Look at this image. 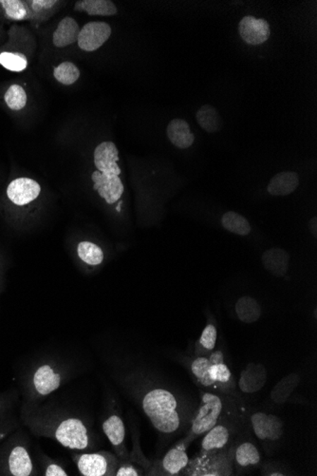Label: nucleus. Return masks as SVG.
Returning <instances> with one entry per match:
<instances>
[{
	"label": "nucleus",
	"mask_w": 317,
	"mask_h": 476,
	"mask_svg": "<svg viewBox=\"0 0 317 476\" xmlns=\"http://www.w3.org/2000/svg\"><path fill=\"white\" fill-rule=\"evenodd\" d=\"M201 398L200 406L193 417L191 426L186 434L193 441L208 433L223 417L233 414L232 411H225L227 406L225 405V397L217 393L201 391Z\"/></svg>",
	"instance_id": "4"
},
{
	"label": "nucleus",
	"mask_w": 317,
	"mask_h": 476,
	"mask_svg": "<svg viewBox=\"0 0 317 476\" xmlns=\"http://www.w3.org/2000/svg\"><path fill=\"white\" fill-rule=\"evenodd\" d=\"M263 264L267 271L275 277H283L288 272L290 255L282 248H270L264 252Z\"/></svg>",
	"instance_id": "17"
},
{
	"label": "nucleus",
	"mask_w": 317,
	"mask_h": 476,
	"mask_svg": "<svg viewBox=\"0 0 317 476\" xmlns=\"http://www.w3.org/2000/svg\"><path fill=\"white\" fill-rule=\"evenodd\" d=\"M92 180L95 182L93 188L97 190L98 195L107 204H114L122 197L124 185L119 176L115 174H104L96 170L92 173Z\"/></svg>",
	"instance_id": "12"
},
{
	"label": "nucleus",
	"mask_w": 317,
	"mask_h": 476,
	"mask_svg": "<svg viewBox=\"0 0 317 476\" xmlns=\"http://www.w3.org/2000/svg\"><path fill=\"white\" fill-rule=\"evenodd\" d=\"M46 476H68V472L63 469L62 466L56 463H51L47 466L45 470Z\"/></svg>",
	"instance_id": "36"
},
{
	"label": "nucleus",
	"mask_w": 317,
	"mask_h": 476,
	"mask_svg": "<svg viewBox=\"0 0 317 476\" xmlns=\"http://www.w3.org/2000/svg\"><path fill=\"white\" fill-rule=\"evenodd\" d=\"M190 372L203 388L226 395H237L235 378L220 350L213 351L209 356H195L190 362Z\"/></svg>",
	"instance_id": "2"
},
{
	"label": "nucleus",
	"mask_w": 317,
	"mask_h": 476,
	"mask_svg": "<svg viewBox=\"0 0 317 476\" xmlns=\"http://www.w3.org/2000/svg\"><path fill=\"white\" fill-rule=\"evenodd\" d=\"M196 119L201 128L209 134L217 132L222 128V118L220 113L211 105H205L198 110Z\"/></svg>",
	"instance_id": "23"
},
{
	"label": "nucleus",
	"mask_w": 317,
	"mask_h": 476,
	"mask_svg": "<svg viewBox=\"0 0 317 476\" xmlns=\"http://www.w3.org/2000/svg\"><path fill=\"white\" fill-rule=\"evenodd\" d=\"M143 475V468L131 460H120L115 470V476H140Z\"/></svg>",
	"instance_id": "35"
},
{
	"label": "nucleus",
	"mask_w": 317,
	"mask_h": 476,
	"mask_svg": "<svg viewBox=\"0 0 317 476\" xmlns=\"http://www.w3.org/2000/svg\"><path fill=\"white\" fill-rule=\"evenodd\" d=\"M239 32L242 40L253 46L266 42L271 35L270 25L265 19L256 18L251 16H245L239 22Z\"/></svg>",
	"instance_id": "10"
},
{
	"label": "nucleus",
	"mask_w": 317,
	"mask_h": 476,
	"mask_svg": "<svg viewBox=\"0 0 317 476\" xmlns=\"http://www.w3.org/2000/svg\"><path fill=\"white\" fill-rule=\"evenodd\" d=\"M217 337V328L213 325H208L203 329V334L196 343L195 356H209L216 346Z\"/></svg>",
	"instance_id": "27"
},
{
	"label": "nucleus",
	"mask_w": 317,
	"mask_h": 476,
	"mask_svg": "<svg viewBox=\"0 0 317 476\" xmlns=\"http://www.w3.org/2000/svg\"><path fill=\"white\" fill-rule=\"evenodd\" d=\"M267 416L268 414L265 412H258L251 417V424H252L253 433L261 441H266Z\"/></svg>",
	"instance_id": "34"
},
{
	"label": "nucleus",
	"mask_w": 317,
	"mask_h": 476,
	"mask_svg": "<svg viewBox=\"0 0 317 476\" xmlns=\"http://www.w3.org/2000/svg\"><path fill=\"white\" fill-rule=\"evenodd\" d=\"M0 64L12 71H21L27 67V59L18 52H2L0 54Z\"/></svg>",
	"instance_id": "31"
},
{
	"label": "nucleus",
	"mask_w": 317,
	"mask_h": 476,
	"mask_svg": "<svg viewBox=\"0 0 317 476\" xmlns=\"http://www.w3.org/2000/svg\"><path fill=\"white\" fill-rule=\"evenodd\" d=\"M32 7H34L35 10L49 9V8L54 6V5L56 4V1H49V0L43 1V0H40V1H32Z\"/></svg>",
	"instance_id": "37"
},
{
	"label": "nucleus",
	"mask_w": 317,
	"mask_h": 476,
	"mask_svg": "<svg viewBox=\"0 0 317 476\" xmlns=\"http://www.w3.org/2000/svg\"><path fill=\"white\" fill-rule=\"evenodd\" d=\"M76 10L90 16H110L117 13V8L110 0H83L77 1Z\"/></svg>",
	"instance_id": "22"
},
{
	"label": "nucleus",
	"mask_w": 317,
	"mask_h": 476,
	"mask_svg": "<svg viewBox=\"0 0 317 476\" xmlns=\"http://www.w3.org/2000/svg\"><path fill=\"white\" fill-rule=\"evenodd\" d=\"M192 442L193 440L189 436L179 440L175 446L165 453L161 461H159L155 466L152 465L151 468H154V470L148 472V475L171 476L183 475L190 460L186 452L187 448Z\"/></svg>",
	"instance_id": "7"
},
{
	"label": "nucleus",
	"mask_w": 317,
	"mask_h": 476,
	"mask_svg": "<svg viewBox=\"0 0 317 476\" xmlns=\"http://www.w3.org/2000/svg\"><path fill=\"white\" fill-rule=\"evenodd\" d=\"M54 439L67 449L85 451L92 447L89 429L76 417L63 419L55 426Z\"/></svg>",
	"instance_id": "5"
},
{
	"label": "nucleus",
	"mask_w": 317,
	"mask_h": 476,
	"mask_svg": "<svg viewBox=\"0 0 317 476\" xmlns=\"http://www.w3.org/2000/svg\"><path fill=\"white\" fill-rule=\"evenodd\" d=\"M309 228H310V231H311V235H313V236L314 238H316H316H317V218L316 217H313V219H311V220L310 221V223H309Z\"/></svg>",
	"instance_id": "38"
},
{
	"label": "nucleus",
	"mask_w": 317,
	"mask_h": 476,
	"mask_svg": "<svg viewBox=\"0 0 317 476\" xmlns=\"http://www.w3.org/2000/svg\"><path fill=\"white\" fill-rule=\"evenodd\" d=\"M236 313L242 323H253L261 318V307L255 298L245 296L237 301Z\"/></svg>",
	"instance_id": "24"
},
{
	"label": "nucleus",
	"mask_w": 317,
	"mask_h": 476,
	"mask_svg": "<svg viewBox=\"0 0 317 476\" xmlns=\"http://www.w3.org/2000/svg\"><path fill=\"white\" fill-rule=\"evenodd\" d=\"M267 381V371L263 364H249L242 371L239 381V388L245 394H253L259 391Z\"/></svg>",
	"instance_id": "16"
},
{
	"label": "nucleus",
	"mask_w": 317,
	"mask_h": 476,
	"mask_svg": "<svg viewBox=\"0 0 317 476\" xmlns=\"http://www.w3.org/2000/svg\"><path fill=\"white\" fill-rule=\"evenodd\" d=\"M54 76L63 85H73L79 79L80 71L73 63L63 62L54 68Z\"/></svg>",
	"instance_id": "29"
},
{
	"label": "nucleus",
	"mask_w": 317,
	"mask_h": 476,
	"mask_svg": "<svg viewBox=\"0 0 317 476\" xmlns=\"http://www.w3.org/2000/svg\"><path fill=\"white\" fill-rule=\"evenodd\" d=\"M62 378L61 373L57 372L54 367L45 364L35 371L32 383L37 394L47 397L61 386Z\"/></svg>",
	"instance_id": "15"
},
{
	"label": "nucleus",
	"mask_w": 317,
	"mask_h": 476,
	"mask_svg": "<svg viewBox=\"0 0 317 476\" xmlns=\"http://www.w3.org/2000/svg\"><path fill=\"white\" fill-rule=\"evenodd\" d=\"M223 228L241 236H247L251 232V225L247 219L234 211L226 212L222 218Z\"/></svg>",
	"instance_id": "26"
},
{
	"label": "nucleus",
	"mask_w": 317,
	"mask_h": 476,
	"mask_svg": "<svg viewBox=\"0 0 317 476\" xmlns=\"http://www.w3.org/2000/svg\"><path fill=\"white\" fill-rule=\"evenodd\" d=\"M77 253H78L79 258L85 264L92 265H101L104 261V253L101 248L96 245L95 243L90 242H81L77 246Z\"/></svg>",
	"instance_id": "28"
},
{
	"label": "nucleus",
	"mask_w": 317,
	"mask_h": 476,
	"mask_svg": "<svg viewBox=\"0 0 317 476\" xmlns=\"http://www.w3.org/2000/svg\"><path fill=\"white\" fill-rule=\"evenodd\" d=\"M300 376L299 373H291L281 379L273 389L271 397L277 404L285 403L294 390L299 386Z\"/></svg>",
	"instance_id": "25"
},
{
	"label": "nucleus",
	"mask_w": 317,
	"mask_h": 476,
	"mask_svg": "<svg viewBox=\"0 0 317 476\" xmlns=\"http://www.w3.org/2000/svg\"><path fill=\"white\" fill-rule=\"evenodd\" d=\"M283 436L282 422L274 414L267 416L266 441L275 442Z\"/></svg>",
	"instance_id": "32"
},
{
	"label": "nucleus",
	"mask_w": 317,
	"mask_h": 476,
	"mask_svg": "<svg viewBox=\"0 0 317 476\" xmlns=\"http://www.w3.org/2000/svg\"><path fill=\"white\" fill-rule=\"evenodd\" d=\"M0 4L4 6L10 18L21 21L27 15L26 6L23 2L18 1V0H2Z\"/></svg>",
	"instance_id": "33"
},
{
	"label": "nucleus",
	"mask_w": 317,
	"mask_h": 476,
	"mask_svg": "<svg viewBox=\"0 0 317 476\" xmlns=\"http://www.w3.org/2000/svg\"><path fill=\"white\" fill-rule=\"evenodd\" d=\"M41 187L37 182L30 178L13 180L7 188V195L16 206H25L40 196Z\"/></svg>",
	"instance_id": "13"
},
{
	"label": "nucleus",
	"mask_w": 317,
	"mask_h": 476,
	"mask_svg": "<svg viewBox=\"0 0 317 476\" xmlns=\"http://www.w3.org/2000/svg\"><path fill=\"white\" fill-rule=\"evenodd\" d=\"M168 139L179 149H189L195 141V135L190 131V127L183 119H174L168 124L167 129Z\"/></svg>",
	"instance_id": "19"
},
{
	"label": "nucleus",
	"mask_w": 317,
	"mask_h": 476,
	"mask_svg": "<svg viewBox=\"0 0 317 476\" xmlns=\"http://www.w3.org/2000/svg\"><path fill=\"white\" fill-rule=\"evenodd\" d=\"M237 417L238 416L236 414H228L203 434L205 436L201 441L200 452L195 458L190 459L183 475H187L191 470L232 452L239 431Z\"/></svg>",
	"instance_id": "1"
},
{
	"label": "nucleus",
	"mask_w": 317,
	"mask_h": 476,
	"mask_svg": "<svg viewBox=\"0 0 317 476\" xmlns=\"http://www.w3.org/2000/svg\"><path fill=\"white\" fill-rule=\"evenodd\" d=\"M5 102L11 110H19L23 109L27 103V94L24 88L18 85H13L5 94Z\"/></svg>",
	"instance_id": "30"
},
{
	"label": "nucleus",
	"mask_w": 317,
	"mask_h": 476,
	"mask_svg": "<svg viewBox=\"0 0 317 476\" xmlns=\"http://www.w3.org/2000/svg\"><path fill=\"white\" fill-rule=\"evenodd\" d=\"M143 411L160 433L171 434L181 427L177 398L168 390L154 388L143 395Z\"/></svg>",
	"instance_id": "3"
},
{
	"label": "nucleus",
	"mask_w": 317,
	"mask_h": 476,
	"mask_svg": "<svg viewBox=\"0 0 317 476\" xmlns=\"http://www.w3.org/2000/svg\"><path fill=\"white\" fill-rule=\"evenodd\" d=\"M112 35V28L106 22L92 21L80 30L78 46L85 52H93L103 46Z\"/></svg>",
	"instance_id": "8"
},
{
	"label": "nucleus",
	"mask_w": 317,
	"mask_h": 476,
	"mask_svg": "<svg viewBox=\"0 0 317 476\" xmlns=\"http://www.w3.org/2000/svg\"><path fill=\"white\" fill-rule=\"evenodd\" d=\"M73 461L79 472L84 476L114 475L119 458L112 453L104 452L77 453Z\"/></svg>",
	"instance_id": "6"
},
{
	"label": "nucleus",
	"mask_w": 317,
	"mask_h": 476,
	"mask_svg": "<svg viewBox=\"0 0 317 476\" xmlns=\"http://www.w3.org/2000/svg\"><path fill=\"white\" fill-rule=\"evenodd\" d=\"M9 470L11 475L15 476H29L32 475L34 465H32L31 456L24 447H16L11 453Z\"/></svg>",
	"instance_id": "21"
},
{
	"label": "nucleus",
	"mask_w": 317,
	"mask_h": 476,
	"mask_svg": "<svg viewBox=\"0 0 317 476\" xmlns=\"http://www.w3.org/2000/svg\"><path fill=\"white\" fill-rule=\"evenodd\" d=\"M103 431L120 460H129L126 447V427L118 414H112L103 422Z\"/></svg>",
	"instance_id": "11"
},
{
	"label": "nucleus",
	"mask_w": 317,
	"mask_h": 476,
	"mask_svg": "<svg viewBox=\"0 0 317 476\" xmlns=\"http://www.w3.org/2000/svg\"><path fill=\"white\" fill-rule=\"evenodd\" d=\"M299 185V174L294 171H282L273 177L267 190L273 196H287L292 195Z\"/></svg>",
	"instance_id": "18"
},
{
	"label": "nucleus",
	"mask_w": 317,
	"mask_h": 476,
	"mask_svg": "<svg viewBox=\"0 0 317 476\" xmlns=\"http://www.w3.org/2000/svg\"><path fill=\"white\" fill-rule=\"evenodd\" d=\"M261 462V453L255 443L251 441L235 442L233 451V464L235 473L241 475L258 468Z\"/></svg>",
	"instance_id": "9"
},
{
	"label": "nucleus",
	"mask_w": 317,
	"mask_h": 476,
	"mask_svg": "<svg viewBox=\"0 0 317 476\" xmlns=\"http://www.w3.org/2000/svg\"><path fill=\"white\" fill-rule=\"evenodd\" d=\"M80 28L78 23L73 18H65L59 24L57 29L54 30L52 41L54 46L59 48H64L76 42L78 40Z\"/></svg>",
	"instance_id": "20"
},
{
	"label": "nucleus",
	"mask_w": 317,
	"mask_h": 476,
	"mask_svg": "<svg viewBox=\"0 0 317 476\" xmlns=\"http://www.w3.org/2000/svg\"><path fill=\"white\" fill-rule=\"evenodd\" d=\"M118 161H119V151L114 143L103 142L95 149V164L100 173L119 176L121 168L117 164Z\"/></svg>",
	"instance_id": "14"
}]
</instances>
